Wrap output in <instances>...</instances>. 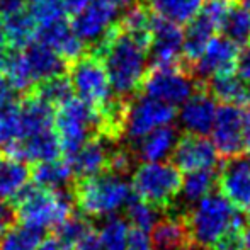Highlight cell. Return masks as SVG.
Here are the masks:
<instances>
[{
    "label": "cell",
    "instance_id": "cell-1",
    "mask_svg": "<svg viewBox=\"0 0 250 250\" xmlns=\"http://www.w3.org/2000/svg\"><path fill=\"white\" fill-rule=\"evenodd\" d=\"M148 51V44L125 33L118 22L94 46L92 53H96L104 63L109 83L116 97L128 101V97L142 89L143 79L146 75Z\"/></svg>",
    "mask_w": 250,
    "mask_h": 250
},
{
    "label": "cell",
    "instance_id": "cell-2",
    "mask_svg": "<svg viewBox=\"0 0 250 250\" xmlns=\"http://www.w3.org/2000/svg\"><path fill=\"white\" fill-rule=\"evenodd\" d=\"M131 191L158 213H167L182 191V175L168 162H145L133 174Z\"/></svg>",
    "mask_w": 250,
    "mask_h": 250
},
{
    "label": "cell",
    "instance_id": "cell-3",
    "mask_svg": "<svg viewBox=\"0 0 250 250\" xmlns=\"http://www.w3.org/2000/svg\"><path fill=\"white\" fill-rule=\"evenodd\" d=\"M131 186L118 174L104 172L94 177L79 179L73 189V201L87 216H105L128 203Z\"/></svg>",
    "mask_w": 250,
    "mask_h": 250
},
{
    "label": "cell",
    "instance_id": "cell-4",
    "mask_svg": "<svg viewBox=\"0 0 250 250\" xmlns=\"http://www.w3.org/2000/svg\"><path fill=\"white\" fill-rule=\"evenodd\" d=\"M73 198L63 191L46 189L41 186H27L26 191L17 198V218L36 230L56 228L60 223L72 216Z\"/></svg>",
    "mask_w": 250,
    "mask_h": 250
},
{
    "label": "cell",
    "instance_id": "cell-5",
    "mask_svg": "<svg viewBox=\"0 0 250 250\" xmlns=\"http://www.w3.org/2000/svg\"><path fill=\"white\" fill-rule=\"evenodd\" d=\"M237 214V209L221 194H208L198 206L184 213V220L196 247L209 249L228 230Z\"/></svg>",
    "mask_w": 250,
    "mask_h": 250
},
{
    "label": "cell",
    "instance_id": "cell-6",
    "mask_svg": "<svg viewBox=\"0 0 250 250\" xmlns=\"http://www.w3.org/2000/svg\"><path fill=\"white\" fill-rule=\"evenodd\" d=\"M99 112L89 104L73 97L55 111V131L62 151L70 158L85 142L99 136Z\"/></svg>",
    "mask_w": 250,
    "mask_h": 250
},
{
    "label": "cell",
    "instance_id": "cell-7",
    "mask_svg": "<svg viewBox=\"0 0 250 250\" xmlns=\"http://www.w3.org/2000/svg\"><path fill=\"white\" fill-rule=\"evenodd\" d=\"M68 79L77 99L89 104L97 112L105 109L116 99L112 96L114 92L109 83L104 63L96 53H83L79 60L70 63Z\"/></svg>",
    "mask_w": 250,
    "mask_h": 250
},
{
    "label": "cell",
    "instance_id": "cell-8",
    "mask_svg": "<svg viewBox=\"0 0 250 250\" xmlns=\"http://www.w3.org/2000/svg\"><path fill=\"white\" fill-rule=\"evenodd\" d=\"M140 90L143 96L175 107L184 104L198 90V85L192 80L191 70L181 63L168 66L151 65Z\"/></svg>",
    "mask_w": 250,
    "mask_h": 250
},
{
    "label": "cell",
    "instance_id": "cell-9",
    "mask_svg": "<svg viewBox=\"0 0 250 250\" xmlns=\"http://www.w3.org/2000/svg\"><path fill=\"white\" fill-rule=\"evenodd\" d=\"M175 118V107L142 96L128 102L123 135L133 143H140L151 131L168 126Z\"/></svg>",
    "mask_w": 250,
    "mask_h": 250
},
{
    "label": "cell",
    "instance_id": "cell-10",
    "mask_svg": "<svg viewBox=\"0 0 250 250\" xmlns=\"http://www.w3.org/2000/svg\"><path fill=\"white\" fill-rule=\"evenodd\" d=\"M211 142L218 155L225 160L244 157L245 153V112L238 105L223 104L218 107L213 128H211Z\"/></svg>",
    "mask_w": 250,
    "mask_h": 250
},
{
    "label": "cell",
    "instance_id": "cell-11",
    "mask_svg": "<svg viewBox=\"0 0 250 250\" xmlns=\"http://www.w3.org/2000/svg\"><path fill=\"white\" fill-rule=\"evenodd\" d=\"M123 9L112 0H92L79 14L72 16V27L83 43L97 44L116 24Z\"/></svg>",
    "mask_w": 250,
    "mask_h": 250
},
{
    "label": "cell",
    "instance_id": "cell-12",
    "mask_svg": "<svg viewBox=\"0 0 250 250\" xmlns=\"http://www.w3.org/2000/svg\"><path fill=\"white\" fill-rule=\"evenodd\" d=\"M218 164V151L213 142L206 136L186 133L177 140L172 150V165L179 172H199V170H214Z\"/></svg>",
    "mask_w": 250,
    "mask_h": 250
},
{
    "label": "cell",
    "instance_id": "cell-13",
    "mask_svg": "<svg viewBox=\"0 0 250 250\" xmlns=\"http://www.w3.org/2000/svg\"><path fill=\"white\" fill-rule=\"evenodd\" d=\"M151 9V7H150ZM184 46V29L179 24L157 16L153 12L151 21V43L150 53L151 63L157 66L179 65L182 60Z\"/></svg>",
    "mask_w": 250,
    "mask_h": 250
},
{
    "label": "cell",
    "instance_id": "cell-14",
    "mask_svg": "<svg viewBox=\"0 0 250 250\" xmlns=\"http://www.w3.org/2000/svg\"><path fill=\"white\" fill-rule=\"evenodd\" d=\"M238 58H240L238 44H235L227 36H214L204 48L198 62L194 63V70L199 77H204V79L235 73Z\"/></svg>",
    "mask_w": 250,
    "mask_h": 250
},
{
    "label": "cell",
    "instance_id": "cell-15",
    "mask_svg": "<svg viewBox=\"0 0 250 250\" xmlns=\"http://www.w3.org/2000/svg\"><path fill=\"white\" fill-rule=\"evenodd\" d=\"M216 101L208 92L206 87H198L194 94L182 104L181 123L191 135L204 136L211 133L214 118H216Z\"/></svg>",
    "mask_w": 250,
    "mask_h": 250
},
{
    "label": "cell",
    "instance_id": "cell-16",
    "mask_svg": "<svg viewBox=\"0 0 250 250\" xmlns=\"http://www.w3.org/2000/svg\"><path fill=\"white\" fill-rule=\"evenodd\" d=\"M34 41H40V43L50 46L66 63H73L85 53L83 51L85 43L77 36L72 24L66 19L56 21V22L46 24V26H40Z\"/></svg>",
    "mask_w": 250,
    "mask_h": 250
},
{
    "label": "cell",
    "instance_id": "cell-17",
    "mask_svg": "<svg viewBox=\"0 0 250 250\" xmlns=\"http://www.w3.org/2000/svg\"><path fill=\"white\" fill-rule=\"evenodd\" d=\"M112 151L114 150L109 148L105 138L102 136L90 138L68 158L73 175H77L79 179H85L109 172Z\"/></svg>",
    "mask_w": 250,
    "mask_h": 250
},
{
    "label": "cell",
    "instance_id": "cell-18",
    "mask_svg": "<svg viewBox=\"0 0 250 250\" xmlns=\"http://www.w3.org/2000/svg\"><path fill=\"white\" fill-rule=\"evenodd\" d=\"M60 153H62V145H60L55 128L26 136L14 148L5 151L7 157L19 158V160L24 162H33V164L55 160V158H60Z\"/></svg>",
    "mask_w": 250,
    "mask_h": 250
},
{
    "label": "cell",
    "instance_id": "cell-19",
    "mask_svg": "<svg viewBox=\"0 0 250 250\" xmlns=\"http://www.w3.org/2000/svg\"><path fill=\"white\" fill-rule=\"evenodd\" d=\"M151 244L157 250H192L196 247L184 214H167L151 228Z\"/></svg>",
    "mask_w": 250,
    "mask_h": 250
},
{
    "label": "cell",
    "instance_id": "cell-20",
    "mask_svg": "<svg viewBox=\"0 0 250 250\" xmlns=\"http://www.w3.org/2000/svg\"><path fill=\"white\" fill-rule=\"evenodd\" d=\"M22 55L31 72V77L34 80V85L43 82V80L51 79V77L66 73L65 60L56 51H53L50 46L40 43V41H33L29 46L24 48Z\"/></svg>",
    "mask_w": 250,
    "mask_h": 250
},
{
    "label": "cell",
    "instance_id": "cell-21",
    "mask_svg": "<svg viewBox=\"0 0 250 250\" xmlns=\"http://www.w3.org/2000/svg\"><path fill=\"white\" fill-rule=\"evenodd\" d=\"M31 181V170L24 160L5 157L0 160V199H17Z\"/></svg>",
    "mask_w": 250,
    "mask_h": 250
},
{
    "label": "cell",
    "instance_id": "cell-22",
    "mask_svg": "<svg viewBox=\"0 0 250 250\" xmlns=\"http://www.w3.org/2000/svg\"><path fill=\"white\" fill-rule=\"evenodd\" d=\"M21 116H22L24 138L55 128V107L38 99L33 94H27L24 99L21 105Z\"/></svg>",
    "mask_w": 250,
    "mask_h": 250
},
{
    "label": "cell",
    "instance_id": "cell-23",
    "mask_svg": "<svg viewBox=\"0 0 250 250\" xmlns=\"http://www.w3.org/2000/svg\"><path fill=\"white\" fill-rule=\"evenodd\" d=\"M206 89L214 97V101H221L223 104L240 107L250 102V89L247 87V82L237 73L213 77Z\"/></svg>",
    "mask_w": 250,
    "mask_h": 250
},
{
    "label": "cell",
    "instance_id": "cell-24",
    "mask_svg": "<svg viewBox=\"0 0 250 250\" xmlns=\"http://www.w3.org/2000/svg\"><path fill=\"white\" fill-rule=\"evenodd\" d=\"M2 22L5 29L7 44H10L14 50H24L36 40L38 26L27 9L3 17Z\"/></svg>",
    "mask_w": 250,
    "mask_h": 250
},
{
    "label": "cell",
    "instance_id": "cell-25",
    "mask_svg": "<svg viewBox=\"0 0 250 250\" xmlns=\"http://www.w3.org/2000/svg\"><path fill=\"white\" fill-rule=\"evenodd\" d=\"M177 140V133L170 125L162 126L138 143V153L145 162H160L164 157L172 153Z\"/></svg>",
    "mask_w": 250,
    "mask_h": 250
},
{
    "label": "cell",
    "instance_id": "cell-26",
    "mask_svg": "<svg viewBox=\"0 0 250 250\" xmlns=\"http://www.w3.org/2000/svg\"><path fill=\"white\" fill-rule=\"evenodd\" d=\"M24 138L21 105L16 101L0 104V148L9 151Z\"/></svg>",
    "mask_w": 250,
    "mask_h": 250
},
{
    "label": "cell",
    "instance_id": "cell-27",
    "mask_svg": "<svg viewBox=\"0 0 250 250\" xmlns=\"http://www.w3.org/2000/svg\"><path fill=\"white\" fill-rule=\"evenodd\" d=\"M151 21H153V10L150 9L148 3H135L123 14L118 24L125 33L131 34L133 38L143 41L150 46Z\"/></svg>",
    "mask_w": 250,
    "mask_h": 250
},
{
    "label": "cell",
    "instance_id": "cell-28",
    "mask_svg": "<svg viewBox=\"0 0 250 250\" xmlns=\"http://www.w3.org/2000/svg\"><path fill=\"white\" fill-rule=\"evenodd\" d=\"M203 3L204 0H150L148 5L157 16L184 26L198 16Z\"/></svg>",
    "mask_w": 250,
    "mask_h": 250
},
{
    "label": "cell",
    "instance_id": "cell-29",
    "mask_svg": "<svg viewBox=\"0 0 250 250\" xmlns=\"http://www.w3.org/2000/svg\"><path fill=\"white\" fill-rule=\"evenodd\" d=\"M72 175L73 170L68 158L66 160L55 158V160L50 162H41V164H36L34 170L31 172V177L34 179L36 186L46 189H56V191L65 184H68Z\"/></svg>",
    "mask_w": 250,
    "mask_h": 250
},
{
    "label": "cell",
    "instance_id": "cell-30",
    "mask_svg": "<svg viewBox=\"0 0 250 250\" xmlns=\"http://www.w3.org/2000/svg\"><path fill=\"white\" fill-rule=\"evenodd\" d=\"M29 94H33L38 99L48 102L50 105L58 109L60 105L73 99V87L68 75L65 73V75L51 77V79L36 83Z\"/></svg>",
    "mask_w": 250,
    "mask_h": 250
},
{
    "label": "cell",
    "instance_id": "cell-31",
    "mask_svg": "<svg viewBox=\"0 0 250 250\" xmlns=\"http://www.w3.org/2000/svg\"><path fill=\"white\" fill-rule=\"evenodd\" d=\"M92 230L94 227L85 218L72 214L55 228V240L58 242L62 250H75Z\"/></svg>",
    "mask_w": 250,
    "mask_h": 250
},
{
    "label": "cell",
    "instance_id": "cell-32",
    "mask_svg": "<svg viewBox=\"0 0 250 250\" xmlns=\"http://www.w3.org/2000/svg\"><path fill=\"white\" fill-rule=\"evenodd\" d=\"M3 70H5V79L9 80V83L12 85L14 90L29 94L34 89V80L31 77L29 68H27V63L24 60L22 51L14 50L10 55H7Z\"/></svg>",
    "mask_w": 250,
    "mask_h": 250
},
{
    "label": "cell",
    "instance_id": "cell-33",
    "mask_svg": "<svg viewBox=\"0 0 250 250\" xmlns=\"http://www.w3.org/2000/svg\"><path fill=\"white\" fill-rule=\"evenodd\" d=\"M41 244V231L27 225L10 227L0 237V250H36Z\"/></svg>",
    "mask_w": 250,
    "mask_h": 250
},
{
    "label": "cell",
    "instance_id": "cell-34",
    "mask_svg": "<svg viewBox=\"0 0 250 250\" xmlns=\"http://www.w3.org/2000/svg\"><path fill=\"white\" fill-rule=\"evenodd\" d=\"M223 33L238 46H247L250 41V10L247 7L237 5L223 22Z\"/></svg>",
    "mask_w": 250,
    "mask_h": 250
},
{
    "label": "cell",
    "instance_id": "cell-35",
    "mask_svg": "<svg viewBox=\"0 0 250 250\" xmlns=\"http://www.w3.org/2000/svg\"><path fill=\"white\" fill-rule=\"evenodd\" d=\"M129 227L123 218H109L99 230L101 250H126Z\"/></svg>",
    "mask_w": 250,
    "mask_h": 250
},
{
    "label": "cell",
    "instance_id": "cell-36",
    "mask_svg": "<svg viewBox=\"0 0 250 250\" xmlns=\"http://www.w3.org/2000/svg\"><path fill=\"white\" fill-rule=\"evenodd\" d=\"M27 12L31 14L38 27L66 19L68 16L65 0H27Z\"/></svg>",
    "mask_w": 250,
    "mask_h": 250
},
{
    "label": "cell",
    "instance_id": "cell-37",
    "mask_svg": "<svg viewBox=\"0 0 250 250\" xmlns=\"http://www.w3.org/2000/svg\"><path fill=\"white\" fill-rule=\"evenodd\" d=\"M216 184V172L214 170H199L191 172L188 177L182 179V192L186 201H201L211 192Z\"/></svg>",
    "mask_w": 250,
    "mask_h": 250
},
{
    "label": "cell",
    "instance_id": "cell-38",
    "mask_svg": "<svg viewBox=\"0 0 250 250\" xmlns=\"http://www.w3.org/2000/svg\"><path fill=\"white\" fill-rule=\"evenodd\" d=\"M158 211L151 208L150 204L143 203L135 194L128 201V218L131 221L133 228H138L142 231H150L158 221Z\"/></svg>",
    "mask_w": 250,
    "mask_h": 250
},
{
    "label": "cell",
    "instance_id": "cell-39",
    "mask_svg": "<svg viewBox=\"0 0 250 250\" xmlns=\"http://www.w3.org/2000/svg\"><path fill=\"white\" fill-rule=\"evenodd\" d=\"M244 235H245L244 220H242L240 214H237L235 220L231 221V225L228 227V230L208 250H245Z\"/></svg>",
    "mask_w": 250,
    "mask_h": 250
},
{
    "label": "cell",
    "instance_id": "cell-40",
    "mask_svg": "<svg viewBox=\"0 0 250 250\" xmlns=\"http://www.w3.org/2000/svg\"><path fill=\"white\" fill-rule=\"evenodd\" d=\"M126 250H155L153 244L146 235V231H142L138 228H129V237Z\"/></svg>",
    "mask_w": 250,
    "mask_h": 250
},
{
    "label": "cell",
    "instance_id": "cell-41",
    "mask_svg": "<svg viewBox=\"0 0 250 250\" xmlns=\"http://www.w3.org/2000/svg\"><path fill=\"white\" fill-rule=\"evenodd\" d=\"M14 220H16V213H14L12 206L7 201L0 199V237L14 227Z\"/></svg>",
    "mask_w": 250,
    "mask_h": 250
},
{
    "label": "cell",
    "instance_id": "cell-42",
    "mask_svg": "<svg viewBox=\"0 0 250 250\" xmlns=\"http://www.w3.org/2000/svg\"><path fill=\"white\" fill-rule=\"evenodd\" d=\"M27 9V0H0V19Z\"/></svg>",
    "mask_w": 250,
    "mask_h": 250
},
{
    "label": "cell",
    "instance_id": "cell-43",
    "mask_svg": "<svg viewBox=\"0 0 250 250\" xmlns=\"http://www.w3.org/2000/svg\"><path fill=\"white\" fill-rule=\"evenodd\" d=\"M237 70H238V75H240L245 82H250V44H247L245 50L240 53Z\"/></svg>",
    "mask_w": 250,
    "mask_h": 250
},
{
    "label": "cell",
    "instance_id": "cell-44",
    "mask_svg": "<svg viewBox=\"0 0 250 250\" xmlns=\"http://www.w3.org/2000/svg\"><path fill=\"white\" fill-rule=\"evenodd\" d=\"M14 101V89L5 77L0 75V104Z\"/></svg>",
    "mask_w": 250,
    "mask_h": 250
},
{
    "label": "cell",
    "instance_id": "cell-45",
    "mask_svg": "<svg viewBox=\"0 0 250 250\" xmlns=\"http://www.w3.org/2000/svg\"><path fill=\"white\" fill-rule=\"evenodd\" d=\"M92 0H65V9H66V14L70 16H75L79 14L80 10L85 9Z\"/></svg>",
    "mask_w": 250,
    "mask_h": 250
},
{
    "label": "cell",
    "instance_id": "cell-46",
    "mask_svg": "<svg viewBox=\"0 0 250 250\" xmlns=\"http://www.w3.org/2000/svg\"><path fill=\"white\" fill-rule=\"evenodd\" d=\"M36 250H62V247H60L55 238H48V240H41V244L38 245Z\"/></svg>",
    "mask_w": 250,
    "mask_h": 250
},
{
    "label": "cell",
    "instance_id": "cell-47",
    "mask_svg": "<svg viewBox=\"0 0 250 250\" xmlns=\"http://www.w3.org/2000/svg\"><path fill=\"white\" fill-rule=\"evenodd\" d=\"M245 151L250 155V109L245 112Z\"/></svg>",
    "mask_w": 250,
    "mask_h": 250
},
{
    "label": "cell",
    "instance_id": "cell-48",
    "mask_svg": "<svg viewBox=\"0 0 250 250\" xmlns=\"http://www.w3.org/2000/svg\"><path fill=\"white\" fill-rule=\"evenodd\" d=\"M7 44V36H5V29H3V22L0 19V50Z\"/></svg>",
    "mask_w": 250,
    "mask_h": 250
},
{
    "label": "cell",
    "instance_id": "cell-49",
    "mask_svg": "<svg viewBox=\"0 0 250 250\" xmlns=\"http://www.w3.org/2000/svg\"><path fill=\"white\" fill-rule=\"evenodd\" d=\"M244 240H245V250H250V228L249 230H245Z\"/></svg>",
    "mask_w": 250,
    "mask_h": 250
},
{
    "label": "cell",
    "instance_id": "cell-50",
    "mask_svg": "<svg viewBox=\"0 0 250 250\" xmlns=\"http://www.w3.org/2000/svg\"><path fill=\"white\" fill-rule=\"evenodd\" d=\"M3 65H5V56H3L2 53H0V72L3 70Z\"/></svg>",
    "mask_w": 250,
    "mask_h": 250
},
{
    "label": "cell",
    "instance_id": "cell-51",
    "mask_svg": "<svg viewBox=\"0 0 250 250\" xmlns=\"http://www.w3.org/2000/svg\"><path fill=\"white\" fill-rule=\"evenodd\" d=\"M240 2H244V7L250 9V0H240Z\"/></svg>",
    "mask_w": 250,
    "mask_h": 250
},
{
    "label": "cell",
    "instance_id": "cell-52",
    "mask_svg": "<svg viewBox=\"0 0 250 250\" xmlns=\"http://www.w3.org/2000/svg\"><path fill=\"white\" fill-rule=\"evenodd\" d=\"M249 223H250V208H249Z\"/></svg>",
    "mask_w": 250,
    "mask_h": 250
}]
</instances>
